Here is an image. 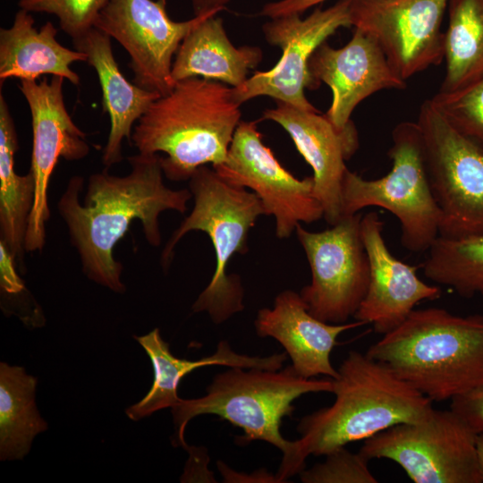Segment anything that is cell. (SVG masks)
<instances>
[{
	"label": "cell",
	"mask_w": 483,
	"mask_h": 483,
	"mask_svg": "<svg viewBox=\"0 0 483 483\" xmlns=\"http://www.w3.org/2000/svg\"><path fill=\"white\" fill-rule=\"evenodd\" d=\"M129 174H109L107 169L89 178L84 200L82 177L72 176L61 195L57 209L66 225L87 277L123 293L122 264L114 258L116 243L133 221L141 222L147 242L154 247L161 243L159 215L165 210L185 213L192 194L189 189L172 190L164 183L158 154L138 153L128 157Z\"/></svg>",
	"instance_id": "6da1fadb"
},
{
	"label": "cell",
	"mask_w": 483,
	"mask_h": 483,
	"mask_svg": "<svg viewBox=\"0 0 483 483\" xmlns=\"http://www.w3.org/2000/svg\"><path fill=\"white\" fill-rule=\"evenodd\" d=\"M37 378L24 368L0 363V460L23 459L47 429L35 402Z\"/></svg>",
	"instance_id": "d4e9b609"
},
{
	"label": "cell",
	"mask_w": 483,
	"mask_h": 483,
	"mask_svg": "<svg viewBox=\"0 0 483 483\" xmlns=\"http://www.w3.org/2000/svg\"><path fill=\"white\" fill-rule=\"evenodd\" d=\"M390 171L367 180L346 170L342 182V216L367 207L389 211L401 225V243L412 252L427 251L440 235L441 212L427 172L417 123L402 122L392 131Z\"/></svg>",
	"instance_id": "52a82bcc"
},
{
	"label": "cell",
	"mask_w": 483,
	"mask_h": 483,
	"mask_svg": "<svg viewBox=\"0 0 483 483\" xmlns=\"http://www.w3.org/2000/svg\"><path fill=\"white\" fill-rule=\"evenodd\" d=\"M232 87L192 77L176 81L135 124L131 142L141 154L160 157L165 177L189 180L200 166L223 163L241 122Z\"/></svg>",
	"instance_id": "3957f363"
},
{
	"label": "cell",
	"mask_w": 483,
	"mask_h": 483,
	"mask_svg": "<svg viewBox=\"0 0 483 483\" xmlns=\"http://www.w3.org/2000/svg\"><path fill=\"white\" fill-rule=\"evenodd\" d=\"M476 440L453 411L433 409L365 440L359 453L394 462L414 483H483Z\"/></svg>",
	"instance_id": "ba28073f"
},
{
	"label": "cell",
	"mask_w": 483,
	"mask_h": 483,
	"mask_svg": "<svg viewBox=\"0 0 483 483\" xmlns=\"http://www.w3.org/2000/svg\"><path fill=\"white\" fill-rule=\"evenodd\" d=\"M333 380L332 405L304 416L297 426L292 473H301L309 454L326 455L367 440L398 424L418 421L433 402L367 353L350 351Z\"/></svg>",
	"instance_id": "7a4b0ae2"
},
{
	"label": "cell",
	"mask_w": 483,
	"mask_h": 483,
	"mask_svg": "<svg viewBox=\"0 0 483 483\" xmlns=\"http://www.w3.org/2000/svg\"><path fill=\"white\" fill-rule=\"evenodd\" d=\"M108 0H19L20 9L55 15L62 30L75 39L95 25Z\"/></svg>",
	"instance_id": "f1b7e54d"
},
{
	"label": "cell",
	"mask_w": 483,
	"mask_h": 483,
	"mask_svg": "<svg viewBox=\"0 0 483 483\" xmlns=\"http://www.w3.org/2000/svg\"><path fill=\"white\" fill-rule=\"evenodd\" d=\"M259 337L279 342L302 377L318 375L335 378L338 371L330 360L340 334L365 325L361 321L329 324L312 316L300 293L285 290L277 294L273 308L258 310L254 322Z\"/></svg>",
	"instance_id": "d6986e66"
},
{
	"label": "cell",
	"mask_w": 483,
	"mask_h": 483,
	"mask_svg": "<svg viewBox=\"0 0 483 483\" xmlns=\"http://www.w3.org/2000/svg\"><path fill=\"white\" fill-rule=\"evenodd\" d=\"M57 30L47 21L39 30L30 12L20 9L9 28L0 29V84L8 79L38 80L42 75L59 76L73 85L80 79L71 65L87 62V55L60 44Z\"/></svg>",
	"instance_id": "7402d4cb"
},
{
	"label": "cell",
	"mask_w": 483,
	"mask_h": 483,
	"mask_svg": "<svg viewBox=\"0 0 483 483\" xmlns=\"http://www.w3.org/2000/svg\"><path fill=\"white\" fill-rule=\"evenodd\" d=\"M325 1L326 0H279L270 2L262 7L260 14L268 17L269 19L290 13L301 14L306 10Z\"/></svg>",
	"instance_id": "d6a6232c"
},
{
	"label": "cell",
	"mask_w": 483,
	"mask_h": 483,
	"mask_svg": "<svg viewBox=\"0 0 483 483\" xmlns=\"http://www.w3.org/2000/svg\"><path fill=\"white\" fill-rule=\"evenodd\" d=\"M450 410L477 435H483V385L451 400Z\"/></svg>",
	"instance_id": "4dcf8cb0"
},
{
	"label": "cell",
	"mask_w": 483,
	"mask_h": 483,
	"mask_svg": "<svg viewBox=\"0 0 483 483\" xmlns=\"http://www.w3.org/2000/svg\"><path fill=\"white\" fill-rule=\"evenodd\" d=\"M19 149L15 124L4 95L0 94V242L15 260L21 258L33 207L35 180L30 172L16 174L14 155Z\"/></svg>",
	"instance_id": "cb8c5ba5"
},
{
	"label": "cell",
	"mask_w": 483,
	"mask_h": 483,
	"mask_svg": "<svg viewBox=\"0 0 483 483\" xmlns=\"http://www.w3.org/2000/svg\"><path fill=\"white\" fill-rule=\"evenodd\" d=\"M15 258L0 242V286L3 292L16 295L25 290L22 280L15 268Z\"/></svg>",
	"instance_id": "1f68e13d"
},
{
	"label": "cell",
	"mask_w": 483,
	"mask_h": 483,
	"mask_svg": "<svg viewBox=\"0 0 483 483\" xmlns=\"http://www.w3.org/2000/svg\"><path fill=\"white\" fill-rule=\"evenodd\" d=\"M188 181L194 206L165 246L161 263L168 267L174 247L187 233L201 231L208 234L215 251L216 268L192 310L206 311L214 323L220 324L244 308L241 279L228 275L227 267L235 254L248 251L250 231L266 212L253 191L227 182L213 167H199Z\"/></svg>",
	"instance_id": "8992f818"
},
{
	"label": "cell",
	"mask_w": 483,
	"mask_h": 483,
	"mask_svg": "<svg viewBox=\"0 0 483 483\" xmlns=\"http://www.w3.org/2000/svg\"><path fill=\"white\" fill-rule=\"evenodd\" d=\"M366 353L432 402L451 401L483 385V315L414 309Z\"/></svg>",
	"instance_id": "277c9868"
},
{
	"label": "cell",
	"mask_w": 483,
	"mask_h": 483,
	"mask_svg": "<svg viewBox=\"0 0 483 483\" xmlns=\"http://www.w3.org/2000/svg\"><path fill=\"white\" fill-rule=\"evenodd\" d=\"M358 213L343 216L322 232L295 229L311 272V282L300 294L309 312L329 324L354 317L369 284V263Z\"/></svg>",
	"instance_id": "30bf717a"
},
{
	"label": "cell",
	"mask_w": 483,
	"mask_h": 483,
	"mask_svg": "<svg viewBox=\"0 0 483 483\" xmlns=\"http://www.w3.org/2000/svg\"><path fill=\"white\" fill-rule=\"evenodd\" d=\"M447 12L441 93L462 90L483 79V0H449Z\"/></svg>",
	"instance_id": "484cf974"
},
{
	"label": "cell",
	"mask_w": 483,
	"mask_h": 483,
	"mask_svg": "<svg viewBox=\"0 0 483 483\" xmlns=\"http://www.w3.org/2000/svg\"><path fill=\"white\" fill-rule=\"evenodd\" d=\"M261 119L278 123L290 135L313 170L314 195L324 218L328 225H335L343 218L342 182L348 169L345 160L359 146L353 123L339 130L318 110H302L280 101L275 107L265 110Z\"/></svg>",
	"instance_id": "e0dca14e"
},
{
	"label": "cell",
	"mask_w": 483,
	"mask_h": 483,
	"mask_svg": "<svg viewBox=\"0 0 483 483\" xmlns=\"http://www.w3.org/2000/svg\"><path fill=\"white\" fill-rule=\"evenodd\" d=\"M449 0H351L352 26L371 37L404 80L444 59Z\"/></svg>",
	"instance_id": "9a60e30c"
},
{
	"label": "cell",
	"mask_w": 483,
	"mask_h": 483,
	"mask_svg": "<svg viewBox=\"0 0 483 483\" xmlns=\"http://www.w3.org/2000/svg\"><path fill=\"white\" fill-rule=\"evenodd\" d=\"M325 462L315 464L300 473L304 483H377L369 469V461L360 453H353L344 447L327 454Z\"/></svg>",
	"instance_id": "f546056e"
},
{
	"label": "cell",
	"mask_w": 483,
	"mask_h": 483,
	"mask_svg": "<svg viewBox=\"0 0 483 483\" xmlns=\"http://www.w3.org/2000/svg\"><path fill=\"white\" fill-rule=\"evenodd\" d=\"M64 79L52 76L41 80H21L31 116L32 152L30 172L35 180V195L29 219L25 250H41L46 243V223L50 216L48 185L60 157L78 161L86 157L90 147L85 133L69 114L64 98Z\"/></svg>",
	"instance_id": "5bb4252c"
},
{
	"label": "cell",
	"mask_w": 483,
	"mask_h": 483,
	"mask_svg": "<svg viewBox=\"0 0 483 483\" xmlns=\"http://www.w3.org/2000/svg\"><path fill=\"white\" fill-rule=\"evenodd\" d=\"M212 167L227 182L248 188L259 198L266 215L275 218L279 239L292 235L300 222L324 217L313 177L298 179L282 166L255 122H240L225 161Z\"/></svg>",
	"instance_id": "7c38bea8"
},
{
	"label": "cell",
	"mask_w": 483,
	"mask_h": 483,
	"mask_svg": "<svg viewBox=\"0 0 483 483\" xmlns=\"http://www.w3.org/2000/svg\"><path fill=\"white\" fill-rule=\"evenodd\" d=\"M74 49L87 55V62L97 72L101 91L102 108L110 120V131L102 153L106 168L123 160L122 144L131 142L137 122L159 97L130 82L122 73L114 56L111 38L93 27L82 36L72 39Z\"/></svg>",
	"instance_id": "ffe728a7"
},
{
	"label": "cell",
	"mask_w": 483,
	"mask_h": 483,
	"mask_svg": "<svg viewBox=\"0 0 483 483\" xmlns=\"http://www.w3.org/2000/svg\"><path fill=\"white\" fill-rule=\"evenodd\" d=\"M194 15L217 14L225 8L229 0H191Z\"/></svg>",
	"instance_id": "836d02e7"
},
{
	"label": "cell",
	"mask_w": 483,
	"mask_h": 483,
	"mask_svg": "<svg viewBox=\"0 0 483 483\" xmlns=\"http://www.w3.org/2000/svg\"><path fill=\"white\" fill-rule=\"evenodd\" d=\"M384 222L376 212L362 216L360 231L369 263L367 293L354 315L355 320L370 324L376 333L386 335L398 327L423 301L441 297L437 285L423 282L417 267L395 258L383 237Z\"/></svg>",
	"instance_id": "ac0fdd59"
},
{
	"label": "cell",
	"mask_w": 483,
	"mask_h": 483,
	"mask_svg": "<svg viewBox=\"0 0 483 483\" xmlns=\"http://www.w3.org/2000/svg\"><path fill=\"white\" fill-rule=\"evenodd\" d=\"M134 339L145 350L154 371V380L149 391L140 401L125 411L128 418L135 421L177 404L181 399L177 392L181 379L196 369L219 365L278 370L287 358L286 352L267 357L239 354L232 350L228 342L221 341L212 355L190 360L173 355L169 343L163 340L158 328L142 336L134 335Z\"/></svg>",
	"instance_id": "44dd1931"
},
{
	"label": "cell",
	"mask_w": 483,
	"mask_h": 483,
	"mask_svg": "<svg viewBox=\"0 0 483 483\" xmlns=\"http://www.w3.org/2000/svg\"><path fill=\"white\" fill-rule=\"evenodd\" d=\"M416 123L441 212L440 235L483 233V144L453 127L431 99L422 103Z\"/></svg>",
	"instance_id": "9c48e42d"
},
{
	"label": "cell",
	"mask_w": 483,
	"mask_h": 483,
	"mask_svg": "<svg viewBox=\"0 0 483 483\" xmlns=\"http://www.w3.org/2000/svg\"><path fill=\"white\" fill-rule=\"evenodd\" d=\"M430 99L453 127L483 144V79L456 92H437Z\"/></svg>",
	"instance_id": "83f0119b"
},
{
	"label": "cell",
	"mask_w": 483,
	"mask_h": 483,
	"mask_svg": "<svg viewBox=\"0 0 483 483\" xmlns=\"http://www.w3.org/2000/svg\"><path fill=\"white\" fill-rule=\"evenodd\" d=\"M476 444L480 471L483 479V435L477 436Z\"/></svg>",
	"instance_id": "e575fe53"
},
{
	"label": "cell",
	"mask_w": 483,
	"mask_h": 483,
	"mask_svg": "<svg viewBox=\"0 0 483 483\" xmlns=\"http://www.w3.org/2000/svg\"><path fill=\"white\" fill-rule=\"evenodd\" d=\"M233 367L217 374L207 387V394L196 399H180L172 407L174 435L173 445H189L184 440L187 423L202 414L217 415L244 432L240 445L263 440L277 447L283 459L276 473L279 482L289 478L295 453V441H288L280 432L282 420L292 416L295 399L309 393H332L333 380L305 378L293 367L268 370Z\"/></svg>",
	"instance_id": "5b68a950"
},
{
	"label": "cell",
	"mask_w": 483,
	"mask_h": 483,
	"mask_svg": "<svg viewBox=\"0 0 483 483\" xmlns=\"http://www.w3.org/2000/svg\"><path fill=\"white\" fill-rule=\"evenodd\" d=\"M351 0H339L328 8L315 9L302 19L290 13L271 18L262 30L267 41L282 50L278 63L267 72H256L244 83L233 88L235 100L244 102L270 97L302 110H318L306 98L305 89H315L309 62L317 48L343 27L352 26Z\"/></svg>",
	"instance_id": "8fae6325"
},
{
	"label": "cell",
	"mask_w": 483,
	"mask_h": 483,
	"mask_svg": "<svg viewBox=\"0 0 483 483\" xmlns=\"http://www.w3.org/2000/svg\"><path fill=\"white\" fill-rule=\"evenodd\" d=\"M427 251L422 264L427 278L462 297L483 296V233L439 235Z\"/></svg>",
	"instance_id": "4316f807"
},
{
	"label": "cell",
	"mask_w": 483,
	"mask_h": 483,
	"mask_svg": "<svg viewBox=\"0 0 483 483\" xmlns=\"http://www.w3.org/2000/svg\"><path fill=\"white\" fill-rule=\"evenodd\" d=\"M211 15L175 21L166 12V0H108L94 27L128 53L136 85L165 96L175 85L172 67L181 43Z\"/></svg>",
	"instance_id": "4fadbf2b"
},
{
	"label": "cell",
	"mask_w": 483,
	"mask_h": 483,
	"mask_svg": "<svg viewBox=\"0 0 483 483\" xmlns=\"http://www.w3.org/2000/svg\"><path fill=\"white\" fill-rule=\"evenodd\" d=\"M262 57L263 52L258 47L233 46L223 20L215 14L195 26L184 38L174 59L172 77L174 82L199 77L237 88L245 82L250 70L257 67Z\"/></svg>",
	"instance_id": "603a6c76"
},
{
	"label": "cell",
	"mask_w": 483,
	"mask_h": 483,
	"mask_svg": "<svg viewBox=\"0 0 483 483\" xmlns=\"http://www.w3.org/2000/svg\"><path fill=\"white\" fill-rule=\"evenodd\" d=\"M309 70L318 85L324 82L330 88L332 102L326 116L339 130L352 123L354 108L370 95L406 87L377 43L359 29L341 48L322 43L312 55Z\"/></svg>",
	"instance_id": "2e32d148"
}]
</instances>
